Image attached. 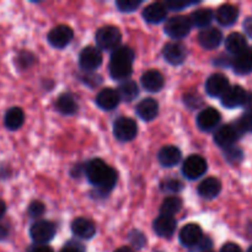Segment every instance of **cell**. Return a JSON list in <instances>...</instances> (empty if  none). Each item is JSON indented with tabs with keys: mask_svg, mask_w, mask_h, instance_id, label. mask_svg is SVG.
<instances>
[{
	"mask_svg": "<svg viewBox=\"0 0 252 252\" xmlns=\"http://www.w3.org/2000/svg\"><path fill=\"white\" fill-rule=\"evenodd\" d=\"M221 182L217 177H208L198 186V194L206 199H213L220 193Z\"/></svg>",
	"mask_w": 252,
	"mask_h": 252,
	"instance_id": "cell-26",
	"label": "cell"
},
{
	"mask_svg": "<svg viewBox=\"0 0 252 252\" xmlns=\"http://www.w3.org/2000/svg\"><path fill=\"white\" fill-rule=\"evenodd\" d=\"M203 238V231L197 224H187L180 231V241L186 248L193 249Z\"/></svg>",
	"mask_w": 252,
	"mask_h": 252,
	"instance_id": "cell-14",
	"label": "cell"
},
{
	"mask_svg": "<svg viewBox=\"0 0 252 252\" xmlns=\"http://www.w3.org/2000/svg\"><path fill=\"white\" fill-rule=\"evenodd\" d=\"M226 159L229 160V161L231 162H235V161H240L241 159H243V152H241L240 149H238V148H228L226 149Z\"/></svg>",
	"mask_w": 252,
	"mask_h": 252,
	"instance_id": "cell-40",
	"label": "cell"
},
{
	"mask_svg": "<svg viewBox=\"0 0 252 252\" xmlns=\"http://www.w3.org/2000/svg\"><path fill=\"white\" fill-rule=\"evenodd\" d=\"M71 231L80 239H93L96 234V226L94 221L88 218H76L71 223Z\"/></svg>",
	"mask_w": 252,
	"mask_h": 252,
	"instance_id": "cell-18",
	"label": "cell"
},
{
	"mask_svg": "<svg viewBox=\"0 0 252 252\" xmlns=\"http://www.w3.org/2000/svg\"><path fill=\"white\" fill-rule=\"evenodd\" d=\"M56 224L48 220H38L30 228V236L38 245L49 243L56 235Z\"/></svg>",
	"mask_w": 252,
	"mask_h": 252,
	"instance_id": "cell-4",
	"label": "cell"
},
{
	"mask_svg": "<svg viewBox=\"0 0 252 252\" xmlns=\"http://www.w3.org/2000/svg\"><path fill=\"white\" fill-rule=\"evenodd\" d=\"M73 37L74 32L70 27L66 26V25H59V26L51 30V32L47 36V39L54 48L62 49L70 43Z\"/></svg>",
	"mask_w": 252,
	"mask_h": 252,
	"instance_id": "cell-11",
	"label": "cell"
},
{
	"mask_svg": "<svg viewBox=\"0 0 252 252\" xmlns=\"http://www.w3.org/2000/svg\"><path fill=\"white\" fill-rule=\"evenodd\" d=\"M96 43L100 49L105 51H115L120 47L122 34L118 27L116 26H103L96 32Z\"/></svg>",
	"mask_w": 252,
	"mask_h": 252,
	"instance_id": "cell-3",
	"label": "cell"
},
{
	"mask_svg": "<svg viewBox=\"0 0 252 252\" xmlns=\"http://www.w3.org/2000/svg\"><path fill=\"white\" fill-rule=\"evenodd\" d=\"M241 130L239 129V127L235 125H224L221 127H219L218 129L214 133V142L221 148H231L236 142L239 140V138L241 137Z\"/></svg>",
	"mask_w": 252,
	"mask_h": 252,
	"instance_id": "cell-6",
	"label": "cell"
},
{
	"mask_svg": "<svg viewBox=\"0 0 252 252\" xmlns=\"http://www.w3.org/2000/svg\"><path fill=\"white\" fill-rule=\"evenodd\" d=\"M230 88L229 80L224 74L217 73L208 78L206 83V91L212 97H221Z\"/></svg>",
	"mask_w": 252,
	"mask_h": 252,
	"instance_id": "cell-12",
	"label": "cell"
},
{
	"mask_svg": "<svg viewBox=\"0 0 252 252\" xmlns=\"http://www.w3.org/2000/svg\"><path fill=\"white\" fill-rule=\"evenodd\" d=\"M30 252H53V250H52L49 246L38 245V246H34V248H32Z\"/></svg>",
	"mask_w": 252,
	"mask_h": 252,
	"instance_id": "cell-46",
	"label": "cell"
},
{
	"mask_svg": "<svg viewBox=\"0 0 252 252\" xmlns=\"http://www.w3.org/2000/svg\"><path fill=\"white\" fill-rule=\"evenodd\" d=\"M5 213H6V204H5L4 201L0 199V219L4 217Z\"/></svg>",
	"mask_w": 252,
	"mask_h": 252,
	"instance_id": "cell-48",
	"label": "cell"
},
{
	"mask_svg": "<svg viewBox=\"0 0 252 252\" xmlns=\"http://www.w3.org/2000/svg\"><path fill=\"white\" fill-rule=\"evenodd\" d=\"M44 212H46V207H44V204L39 201L31 202L29 206V208H27V213H29V216L31 217V218H34V219L39 218V217L43 216Z\"/></svg>",
	"mask_w": 252,
	"mask_h": 252,
	"instance_id": "cell-36",
	"label": "cell"
},
{
	"mask_svg": "<svg viewBox=\"0 0 252 252\" xmlns=\"http://www.w3.org/2000/svg\"><path fill=\"white\" fill-rule=\"evenodd\" d=\"M239 17V9L231 4L221 5L217 10L216 19L221 26H231L236 22Z\"/></svg>",
	"mask_w": 252,
	"mask_h": 252,
	"instance_id": "cell-25",
	"label": "cell"
},
{
	"mask_svg": "<svg viewBox=\"0 0 252 252\" xmlns=\"http://www.w3.org/2000/svg\"><path fill=\"white\" fill-rule=\"evenodd\" d=\"M182 208V201L176 196L167 197L164 199L161 207H160V213L161 216L172 217L176 213H179Z\"/></svg>",
	"mask_w": 252,
	"mask_h": 252,
	"instance_id": "cell-32",
	"label": "cell"
},
{
	"mask_svg": "<svg viewBox=\"0 0 252 252\" xmlns=\"http://www.w3.org/2000/svg\"><path fill=\"white\" fill-rule=\"evenodd\" d=\"M208 165L201 155H191L182 165V174L189 180H197L207 172Z\"/></svg>",
	"mask_w": 252,
	"mask_h": 252,
	"instance_id": "cell-7",
	"label": "cell"
},
{
	"mask_svg": "<svg viewBox=\"0 0 252 252\" xmlns=\"http://www.w3.org/2000/svg\"><path fill=\"white\" fill-rule=\"evenodd\" d=\"M88 180L102 193H108L117 182V172L103 160L93 159L85 167Z\"/></svg>",
	"mask_w": 252,
	"mask_h": 252,
	"instance_id": "cell-1",
	"label": "cell"
},
{
	"mask_svg": "<svg viewBox=\"0 0 252 252\" xmlns=\"http://www.w3.org/2000/svg\"><path fill=\"white\" fill-rule=\"evenodd\" d=\"M135 111L143 121H153L159 113V103L152 97L144 98L138 103Z\"/></svg>",
	"mask_w": 252,
	"mask_h": 252,
	"instance_id": "cell-24",
	"label": "cell"
},
{
	"mask_svg": "<svg viewBox=\"0 0 252 252\" xmlns=\"http://www.w3.org/2000/svg\"><path fill=\"white\" fill-rule=\"evenodd\" d=\"M220 252H243V250H241L240 246L236 245V244L228 243L221 248Z\"/></svg>",
	"mask_w": 252,
	"mask_h": 252,
	"instance_id": "cell-44",
	"label": "cell"
},
{
	"mask_svg": "<svg viewBox=\"0 0 252 252\" xmlns=\"http://www.w3.org/2000/svg\"><path fill=\"white\" fill-rule=\"evenodd\" d=\"M134 52L130 47L121 46L112 52L110 62V74L115 80H127L132 74Z\"/></svg>",
	"mask_w": 252,
	"mask_h": 252,
	"instance_id": "cell-2",
	"label": "cell"
},
{
	"mask_svg": "<svg viewBox=\"0 0 252 252\" xmlns=\"http://www.w3.org/2000/svg\"><path fill=\"white\" fill-rule=\"evenodd\" d=\"M154 231L161 238H171L176 230V220L174 217L160 216L154 220Z\"/></svg>",
	"mask_w": 252,
	"mask_h": 252,
	"instance_id": "cell-21",
	"label": "cell"
},
{
	"mask_svg": "<svg viewBox=\"0 0 252 252\" xmlns=\"http://www.w3.org/2000/svg\"><path fill=\"white\" fill-rule=\"evenodd\" d=\"M61 252H85V246L79 241L71 240L62 249Z\"/></svg>",
	"mask_w": 252,
	"mask_h": 252,
	"instance_id": "cell-41",
	"label": "cell"
},
{
	"mask_svg": "<svg viewBox=\"0 0 252 252\" xmlns=\"http://www.w3.org/2000/svg\"><path fill=\"white\" fill-rule=\"evenodd\" d=\"M182 154L181 150L179 148L174 147V145H166L160 149L159 154H158V159L159 162L165 167H172L177 165L181 160Z\"/></svg>",
	"mask_w": 252,
	"mask_h": 252,
	"instance_id": "cell-22",
	"label": "cell"
},
{
	"mask_svg": "<svg viewBox=\"0 0 252 252\" xmlns=\"http://www.w3.org/2000/svg\"><path fill=\"white\" fill-rule=\"evenodd\" d=\"M220 120V113L216 108L208 107L199 112L198 117H197V126H198L199 129L208 132V130L214 129L219 125Z\"/></svg>",
	"mask_w": 252,
	"mask_h": 252,
	"instance_id": "cell-15",
	"label": "cell"
},
{
	"mask_svg": "<svg viewBox=\"0 0 252 252\" xmlns=\"http://www.w3.org/2000/svg\"><path fill=\"white\" fill-rule=\"evenodd\" d=\"M129 240H130V243H132V245L135 246V248H138V249L143 248V246H144V244L147 243V240H145V236L138 230H134L133 233H130Z\"/></svg>",
	"mask_w": 252,
	"mask_h": 252,
	"instance_id": "cell-39",
	"label": "cell"
},
{
	"mask_svg": "<svg viewBox=\"0 0 252 252\" xmlns=\"http://www.w3.org/2000/svg\"><path fill=\"white\" fill-rule=\"evenodd\" d=\"M249 94L240 85H234L228 89L225 94L221 96V105L226 108H235L244 106L248 102Z\"/></svg>",
	"mask_w": 252,
	"mask_h": 252,
	"instance_id": "cell-10",
	"label": "cell"
},
{
	"mask_svg": "<svg viewBox=\"0 0 252 252\" xmlns=\"http://www.w3.org/2000/svg\"><path fill=\"white\" fill-rule=\"evenodd\" d=\"M244 29H245L246 33L250 37H252V19L246 20L245 24H244Z\"/></svg>",
	"mask_w": 252,
	"mask_h": 252,
	"instance_id": "cell-47",
	"label": "cell"
},
{
	"mask_svg": "<svg viewBox=\"0 0 252 252\" xmlns=\"http://www.w3.org/2000/svg\"><path fill=\"white\" fill-rule=\"evenodd\" d=\"M162 54L167 63L172 64V65H179V64L184 63L186 59L187 49L180 42H170L164 47Z\"/></svg>",
	"mask_w": 252,
	"mask_h": 252,
	"instance_id": "cell-13",
	"label": "cell"
},
{
	"mask_svg": "<svg viewBox=\"0 0 252 252\" xmlns=\"http://www.w3.org/2000/svg\"><path fill=\"white\" fill-rule=\"evenodd\" d=\"M102 63V54L96 47L89 46L81 51L79 56V65L85 71H95Z\"/></svg>",
	"mask_w": 252,
	"mask_h": 252,
	"instance_id": "cell-9",
	"label": "cell"
},
{
	"mask_svg": "<svg viewBox=\"0 0 252 252\" xmlns=\"http://www.w3.org/2000/svg\"><path fill=\"white\" fill-rule=\"evenodd\" d=\"M214 14L211 9H198L193 11L189 16L192 22V26L197 27H206L213 21Z\"/></svg>",
	"mask_w": 252,
	"mask_h": 252,
	"instance_id": "cell-30",
	"label": "cell"
},
{
	"mask_svg": "<svg viewBox=\"0 0 252 252\" xmlns=\"http://www.w3.org/2000/svg\"><path fill=\"white\" fill-rule=\"evenodd\" d=\"M113 134L121 142L133 140L138 134L137 123L132 118L120 117L113 125Z\"/></svg>",
	"mask_w": 252,
	"mask_h": 252,
	"instance_id": "cell-8",
	"label": "cell"
},
{
	"mask_svg": "<svg viewBox=\"0 0 252 252\" xmlns=\"http://www.w3.org/2000/svg\"><path fill=\"white\" fill-rule=\"evenodd\" d=\"M161 189L167 193H177V192L182 191L184 189V184L179 180L175 179H167L164 182H161Z\"/></svg>",
	"mask_w": 252,
	"mask_h": 252,
	"instance_id": "cell-33",
	"label": "cell"
},
{
	"mask_svg": "<svg viewBox=\"0 0 252 252\" xmlns=\"http://www.w3.org/2000/svg\"><path fill=\"white\" fill-rule=\"evenodd\" d=\"M207 252H213V251H207Z\"/></svg>",
	"mask_w": 252,
	"mask_h": 252,
	"instance_id": "cell-51",
	"label": "cell"
},
{
	"mask_svg": "<svg viewBox=\"0 0 252 252\" xmlns=\"http://www.w3.org/2000/svg\"><path fill=\"white\" fill-rule=\"evenodd\" d=\"M185 103L191 108H197L202 105V100L196 94H189V95L185 96Z\"/></svg>",
	"mask_w": 252,
	"mask_h": 252,
	"instance_id": "cell-42",
	"label": "cell"
},
{
	"mask_svg": "<svg viewBox=\"0 0 252 252\" xmlns=\"http://www.w3.org/2000/svg\"><path fill=\"white\" fill-rule=\"evenodd\" d=\"M120 101L121 97L118 91L111 88L103 89L96 96V103H97L98 107L105 111L115 110L118 106V103H120Z\"/></svg>",
	"mask_w": 252,
	"mask_h": 252,
	"instance_id": "cell-16",
	"label": "cell"
},
{
	"mask_svg": "<svg viewBox=\"0 0 252 252\" xmlns=\"http://www.w3.org/2000/svg\"><path fill=\"white\" fill-rule=\"evenodd\" d=\"M17 64H19L20 68H29L32 64L34 63V56L30 52H21L17 57Z\"/></svg>",
	"mask_w": 252,
	"mask_h": 252,
	"instance_id": "cell-37",
	"label": "cell"
},
{
	"mask_svg": "<svg viewBox=\"0 0 252 252\" xmlns=\"http://www.w3.org/2000/svg\"><path fill=\"white\" fill-rule=\"evenodd\" d=\"M165 79L160 71L148 70L142 75V85L145 90L150 91V93H158L164 88Z\"/></svg>",
	"mask_w": 252,
	"mask_h": 252,
	"instance_id": "cell-20",
	"label": "cell"
},
{
	"mask_svg": "<svg viewBox=\"0 0 252 252\" xmlns=\"http://www.w3.org/2000/svg\"><path fill=\"white\" fill-rule=\"evenodd\" d=\"M167 7L161 2H153L143 10V17L148 24H160L166 19Z\"/></svg>",
	"mask_w": 252,
	"mask_h": 252,
	"instance_id": "cell-19",
	"label": "cell"
},
{
	"mask_svg": "<svg viewBox=\"0 0 252 252\" xmlns=\"http://www.w3.org/2000/svg\"><path fill=\"white\" fill-rule=\"evenodd\" d=\"M236 126L241 130V133L252 132V108L250 111H248L245 115L241 116L240 120L236 122Z\"/></svg>",
	"mask_w": 252,
	"mask_h": 252,
	"instance_id": "cell-35",
	"label": "cell"
},
{
	"mask_svg": "<svg viewBox=\"0 0 252 252\" xmlns=\"http://www.w3.org/2000/svg\"><path fill=\"white\" fill-rule=\"evenodd\" d=\"M212 245H213V244H212L211 239L207 238V236H203V238H202V240L199 241V243L197 244L193 249H196V250L202 251V252H207V251H209V249L212 248Z\"/></svg>",
	"mask_w": 252,
	"mask_h": 252,
	"instance_id": "cell-43",
	"label": "cell"
},
{
	"mask_svg": "<svg viewBox=\"0 0 252 252\" xmlns=\"http://www.w3.org/2000/svg\"><path fill=\"white\" fill-rule=\"evenodd\" d=\"M198 41L199 44L204 49L212 51V49L218 48L219 44L221 43V41H223V33L218 29H214V27L202 30L198 34Z\"/></svg>",
	"mask_w": 252,
	"mask_h": 252,
	"instance_id": "cell-17",
	"label": "cell"
},
{
	"mask_svg": "<svg viewBox=\"0 0 252 252\" xmlns=\"http://www.w3.org/2000/svg\"><path fill=\"white\" fill-rule=\"evenodd\" d=\"M248 252H252V246H250V248H249V250H248Z\"/></svg>",
	"mask_w": 252,
	"mask_h": 252,
	"instance_id": "cell-50",
	"label": "cell"
},
{
	"mask_svg": "<svg viewBox=\"0 0 252 252\" xmlns=\"http://www.w3.org/2000/svg\"><path fill=\"white\" fill-rule=\"evenodd\" d=\"M225 47L229 53L235 54V57L241 54L243 52H245L249 48L245 36L239 33V32H234V33H230L226 37Z\"/></svg>",
	"mask_w": 252,
	"mask_h": 252,
	"instance_id": "cell-27",
	"label": "cell"
},
{
	"mask_svg": "<svg viewBox=\"0 0 252 252\" xmlns=\"http://www.w3.org/2000/svg\"><path fill=\"white\" fill-rule=\"evenodd\" d=\"M118 94H120L121 100H125L130 102V101L134 100L135 97L139 94V88H138L137 84L132 80H125L117 89Z\"/></svg>",
	"mask_w": 252,
	"mask_h": 252,
	"instance_id": "cell-31",
	"label": "cell"
},
{
	"mask_svg": "<svg viewBox=\"0 0 252 252\" xmlns=\"http://www.w3.org/2000/svg\"><path fill=\"white\" fill-rule=\"evenodd\" d=\"M234 71L240 75L252 73V47H249L245 52L236 56L231 62Z\"/></svg>",
	"mask_w": 252,
	"mask_h": 252,
	"instance_id": "cell-23",
	"label": "cell"
},
{
	"mask_svg": "<svg viewBox=\"0 0 252 252\" xmlns=\"http://www.w3.org/2000/svg\"><path fill=\"white\" fill-rule=\"evenodd\" d=\"M196 2L194 1H179V0H170V1L165 2V6L169 10H172V11H180V10L185 9V7H189L191 5H194Z\"/></svg>",
	"mask_w": 252,
	"mask_h": 252,
	"instance_id": "cell-38",
	"label": "cell"
},
{
	"mask_svg": "<svg viewBox=\"0 0 252 252\" xmlns=\"http://www.w3.org/2000/svg\"><path fill=\"white\" fill-rule=\"evenodd\" d=\"M25 122V113L20 107H11L6 111L4 117L5 127L10 130H16L21 128Z\"/></svg>",
	"mask_w": 252,
	"mask_h": 252,
	"instance_id": "cell-28",
	"label": "cell"
},
{
	"mask_svg": "<svg viewBox=\"0 0 252 252\" xmlns=\"http://www.w3.org/2000/svg\"><path fill=\"white\" fill-rule=\"evenodd\" d=\"M192 27V22L189 17L182 16V15H177V16H172L169 19L165 25V32L167 36L171 38L180 39L186 37L189 33Z\"/></svg>",
	"mask_w": 252,
	"mask_h": 252,
	"instance_id": "cell-5",
	"label": "cell"
},
{
	"mask_svg": "<svg viewBox=\"0 0 252 252\" xmlns=\"http://www.w3.org/2000/svg\"><path fill=\"white\" fill-rule=\"evenodd\" d=\"M142 2V0H118L116 5L122 12H132L137 10Z\"/></svg>",
	"mask_w": 252,
	"mask_h": 252,
	"instance_id": "cell-34",
	"label": "cell"
},
{
	"mask_svg": "<svg viewBox=\"0 0 252 252\" xmlns=\"http://www.w3.org/2000/svg\"><path fill=\"white\" fill-rule=\"evenodd\" d=\"M115 252H134V251H133L130 248H128V246H123V248L117 249Z\"/></svg>",
	"mask_w": 252,
	"mask_h": 252,
	"instance_id": "cell-49",
	"label": "cell"
},
{
	"mask_svg": "<svg viewBox=\"0 0 252 252\" xmlns=\"http://www.w3.org/2000/svg\"><path fill=\"white\" fill-rule=\"evenodd\" d=\"M56 107L63 115L70 116L78 111V102L71 94H62L57 100Z\"/></svg>",
	"mask_w": 252,
	"mask_h": 252,
	"instance_id": "cell-29",
	"label": "cell"
},
{
	"mask_svg": "<svg viewBox=\"0 0 252 252\" xmlns=\"http://www.w3.org/2000/svg\"><path fill=\"white\" fill-rule=\"evenodd\" d=\"M9 226L6 224H2L0 223V241L5 240V239L9 236Z\"/></svg>",
	"mask_w": 252,
	"mask_h": 252,
	"instance_id": "cell-45",
	"label": "cell"
}]
</instances>
